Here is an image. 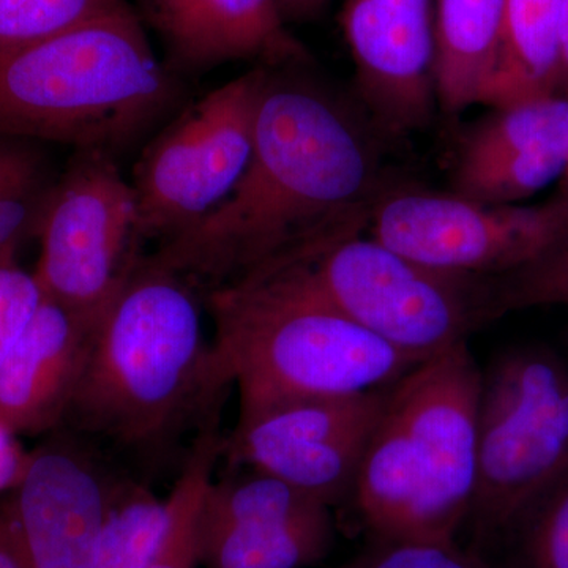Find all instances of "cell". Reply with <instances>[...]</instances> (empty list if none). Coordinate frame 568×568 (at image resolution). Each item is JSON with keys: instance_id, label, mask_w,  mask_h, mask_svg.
<instances>
[{"instance_id": "6da1fadb", "label": "cell", "mask_w": 568, "mask_h": 568, "mask_svg": "<svg viewBox=\"0 0 568 568\" xmlns=\"http://www.w3.org/2000/svg\"><path fill=\"white\" fill-rule=\"evenodd\" d=\"M305 65L267 67L252 156L237 185L152 254L196 287L244 278L324 235L366 230L384 189L376 130Z\"/></svg>"}, {"instance_id": "7a4b0ae2", "label": "cell", "mask_w": 568, "mask_h": 568, "mask_svg": "<svg viewBox=\"0 0 568 568\" xmlns=\"http://www.w3.org/2000/svg\"><path fill=\"white\" fill-rule=\"evenodd\" d=\"M185 276L145 256L93 334L65 424L119 447L151 450L219 417L220 376Z\"/></svg>"}, {"instance_id": "3957f363", "label": "cell", "mask_w": 568, "mask_h": 568, "mask_svg": "<svg viewBox=\"0 0 568 568\" xmlns=\"http://www.w3.org/2000/svg\"><path fill=\"white\" fill-rule=\"evenodd\" d=\"M182 85L132 7L0 54V138L115 153L178 110Z\"/></svg>"}, {"instance_id": "277c9868", "label": "cell", "mask_w": 568, "mask_h": 568, "mask_svg": "<svg viewBox=\"0 0 568 568\" xmlns=\"http://www.w3.org/2000/svg\"><path fill=\"white\" fill-rule=\"evenodd\" d=\"M480 394L467 343L392 384L353 493L377 541H457L476 491Z\"/></svg>"}, {"instance_id": "5b68a950", "label": "cell", "mask_w": 568, "mask_h": 568, "mask_svg": "<svg viewBox=\"0 0 568 568\" xmlns=\"http://www.w3.org/2000/svg\"><path fill=\"white\" fill-rule=\"evenodd\" d=\"M212 347L239 413L392 386L414 361L343 315L297 276L263 268L207 293Z\"/></svg>"}, {"instance_id": "8992f818", "label": "cell", "mask_w": 568, "mask_h": 568, "mask_svg": "<svg viewBox=\"0 0 568 568\" xmlns=\"http://www.w3.org/2000/svg\"><path fill=\"white\" fill-rule=\"evenodd\" d=\"M283 268L399 353L425 362L500 316L496 276L429 267L365 234L339 231L264 268ZM263 271V268H261Z\"/></svg>"}, {"instance_id": "52a82bcc", "label": "cell", "mask_w": 568, "mask_h": 568, "mask_svg": "<svg viewBox=\"0 0 568 568\" xmlns=\"http://www.w3.org/2000/svg\"><path fill=\"white\" fill-rule=\"evenodd\" d=\"M568 473V358L515 346L481 369L476 491L466 526L478 555Z\"/></svg>"}, {"instance_id": "ba28073f", "label": "cell", "mask_w": 568, "mask_h": 568, "mask_svg": "<svg viewBox=\"0 0 568 568\" xmlns=\"http://www.w3.org/2000/svg\"><path fill=\"white\" fill-rule=\"evenodd\" d=\"M36 235L41 294L92 328L144 260L148 241L132 181L100 151L78 152L52 183Z\"/></svg>"}, {"instance_id": "9c48e42d", "label": "cell", "mask_w": 568, "mask_h": 568, "mask_svg": "<svg viewBox=\"0 0 568 568\" xmlns=\"http://www.w3.org/2000/svg\"><path fill=\"white\" fill-rule=\"evenodd\" d=\"M267 65H256L183 108L149 141L132 185L148 241H170L233 192L254 142Z\"/></svg>"}, {"instance_id": "30bf717a", "label": "cell", "mask_w": 568, "mask_h": 568, "mask_svg": "<svg viewBox=\"0 0 568 568\" xmlns=\"http://www.w3.org/2000/svg\"><path fill=\"white\" fill-rule=\"evenodd\" d=\"M365 233L440 271L507 275L567 244L568 196L538 205H489L455 193L383 189Z\"/></svg>"}, {"instance_id": "8fae6325", "label": "cell", "mask_w": 568, "mask_h": 568, "mask_svg": "<svg viewBox=\"0 0 568 568\" xmlns=\"http://www.w3.org/2000/svg\"><path fill=\"white\" fill-rule=\"evenodd\" d=\"M388 390L291 399L239 413L220 458L231 469L271 474L327 507L338 506L353 499Z\"/></svg>"}, {"instance_id": "7c38bea8", "label": "cell", "mask_w": 568, "mask_h": 568, "mask_svg": "<svg viewBox=\"0 0 568 568\" xmlns=\"http://www.w3.org/2000/svg\"><path fill=\"white\" fill-rule=\"evenodd\" d=\"M355 92L376 133L409 136L437 108L436 0H345Z\"/></svg>"}, {"instance_id": "4fadbf2b", "label": "cell", "mask_w": 568, "mask_h": 568, "mask_svg": "<svg viewBox=\"0 0 568 568\" xmlns=\"http://www.w3.org/2000/svg\"><path fill=\"white\" fill-rule=\"evenodd\" d=\"M115 481L70 437L29 452L6 503L33 568H92Z\"/></svg>"}, {"instance_id": "5bb4252c", "label": "cell", "mask_w": 568, "mask_h": 568, "mask_svg": "<svg viewBox=\"0 0 568 568\" xmlns=\"http://www.w3.org/2000/svg\"><path fill=\"white\" fill-rule=\"evenodd\" d=\"M568 170V99L548 95L504 108L459 140L454 193L489 205L532 196Z\"/></svg>"}, {"instance_id": "9a60e30c", "label": "cell", "mask_w": 568, "mask_h": 568, "mask_svg": "<svg viewBox=\"0 0 568 568\" xmlns=\"http://www.w3.org/2000/svg\"><path fill=\"white\" fill-rule=\"evenodd\" d=\"M162 37L171 65L186 73L222 63H308V51L287 31L275 0H138Z\"/></svg>"}, {"instance_id": "2e32d148", "label": "cell", "mask_w": 568, "mask_h": 568, "mask_svg": "<svg viewBox=\"0 0 568 568\" xmlns=\"http://www.w3.org/2000/svg\"><path fill=\"white\" fill-rule=\"evenodd\" d=\"M95 328L43 297L31 324L0 365V425L14 436L65 424Z\"/></svg>"}, {"instance_id": "e0dca14e", "label": "cell", "mask_w": 568, "mask_h": 568, "mask_svg": "<svg viewBox=\"0 0 568 568\" xmlns=\"http://www.w3.org/2000/svg\"><path fill=\"white\" fill-rule=\"evenodd\" d=\"M205 568H302L327 555L334 541L331 507L263 511L213 529H200Z\"/></svg>"}, {"instance_id": "ac0fdd59", "label": "cell", "mask_w": 568, "mask_h": 568, "mask_svg": "<svg viewBox=\"0 0 568 568\" xmlns=\"http://www.w3.org/2000/svg\"><path fill=\"white\" fill-rule=\"evenodd\" d=\"M507 0H436L437 106L448 118L487 97Z\"/></svg>"}, {"instance_id": "d6986e66", "label": "cell", "mask_w": 568, "mask_h": 568, "mask_svg": "<svg viewBox=\"0 0 568 568\" xmlns=\"http://www.w3.org/2000/svg\"><path fill=\"white\" fill-rule=\"evenodd\" d=\"M566 0H507L495 71L484 104L556 95Z\"/></svg>"}, {"instance_id": "ffe728a7", "label": "cell", "mask_w": 568, "mask_h": 568, "mask_svg": "<svg viewBox=\"0 0 568 568\" xmlns=\"http://www.w3.org/2000/svg\"><path fill=\"white\" fill-rule=\"evenodd\" d=\"M219 418L201 426L189 459L173 491L168 496L170 521L155 555L145 568H197L200 559L201 503L205 487L213 477V466L220 458L223 436L220 435Z\"/></svg>"}, {"instance_id": "44dd1931", "label": "cell", "mask_w": 568, "mask_h": 568, "mask_svg": "<svg viewBox=\"0 0 568 568\" xmlns=\"http://www.w3.org/2000/svg\"><path fill=\"white\" fill-rule=\"evenodd\" d=\"M170 521L168 497L132 478H118L92 568H145Z\"/></svg>"}, {"instance_id": "7402d4cb", "label": "cell", "mask_w": 568, "mask_h": 568, "mask_svg": "<svg viewBox=\"0 0 568 568\" xmlns=\"http://www.w3.org/2000/svg\"><path fill=\"white\" fill-rule=\"evenodd\" d=\"M52 183L39 153L0 138V252L37 234Z\"/></svg>"}, {"instance_id": "603a6c76", "label": "cell", "mask_w": 568, "mask_h": 568, "mask_svg": "<svg viewBox=\"0 0 568 568\" xmlns=\"http://www.w3.org/2000/svg\"><path fill=\"white\" fill-rule=\"evenodd\" d=\"M503 540L514 568H568V473L538 496Z\"/></svg>"}, {"instance_id": "cb8c5ba5", "label": "cell", "mask_w": 568, "mask_h": 568, "mask_svg": "<svg viewBox=\"0 0 568 568\" xmlns=\"http://www.w3.org/2000/svg\"><path fill=\"white\" fill-rule=\"evenodd\" d=\"M123 6L125 0H0V54L51 39Z\"/></svg>"}, {"instance_id": "d4e9b609", "label": "cell", "mask_w": 568, "mask_h": 568, "mask_svg": "<svg viewBox=\"0 0 568 568\" xmlns=\"http://www.w3.org/2000/svg\"><path fill=\"white\" fill-rule=\"evenodd\" d=\"M500 316L532 306L568 305V242L528 267L496 276Z\"/></svg>"}, {"instance_id": "484cf974", "label": "cell", "mask_w": 568, "mask_h": 568, "mask_svg": "<svg viewBox=\"0 0 568 568\" xmlns=\"http://www.w3.org/2000/svg\"><path fill=\"white\" fill-rule=\"evenodd\" d=\"M43 301L33 272L17 261V248L0 252V365L24 334Z\"/></svg>"}, {"instance_id": "4316f807", "label": "cell", "mask_w": 568, "mask_h": 568, "mask_svg": "<svg viewBox=\"0 0 568 568\" xmlns=\"http://www.w3.org/2000/svg\"><path fill=\"white\" fill-rule=\"evenodd\" d=\"M349 568H497L474 549L457 541H377Z\"/></svg>"}, {"instance_id": "83f0119b", "label": "cell", "mask_w": 568, "mask_h": 568, "mask_svg": "<svg viewBox=\"0 0 568 568\" xmlns=\"http://www.w3.org/2000/svg\"><path fill=\"white\" fill-rule=\"evenodd\" d=\"M0 568H33L6 500L0 503Z\"/></svg>"}, {"instance_id": "f1b7e54d", "label": "cell", "mask_w": 568, "mask_h": 568, "mask_svg": "<svg viewBox=\"0 0 568 568\" xmlns=\"http://www.w3.org/2000/svg\"><path fill=\"white\" fill-rule=\"evenodd\" d=\"M29 452L22 450L17 436L0 425V493L11 491L24 473Z\"/></svg>"}, {"instance_id": "f546056e", "label": "cell", "mask_w": 568, "mask_h": 568, "mask_svg": "<svg viewBox=\"0 0 568 568\" xmlns=\"http://www.w3.org/2000/svg\"><path fill=\"white\" fill-rule=\"evenodd\" d=\"M328 0H275L284 24L315 20Z\"/></svg>"}, {"instance_id": "4dcf8cb0", "label": "cell", "mask_w": 568, "mask_h": 568, "mask_svg": "<svg viewBox=\"0 0 568 568\" xmlns=\"http://www.w3.org/2000/svg\"><path fill=\"white\" fill-rule=\"evenodd\" d=\"M556 95L568 99V0L564 6L562 24H560L559 70L556 82Z\"/></svg>"}, {"instance_id": "1f68e13d", "label": "cell", "mask_w": 568, "mask_h": 568, "mask_svg": "<svg viewBox=\"0 0 568 568\" xmlns=\"http://www.w3.org/2000/svg\"><path fill=\"white\" fill-rule=\"evenodd\" d=\"M568 171V170H567Z\"/></svg>"}]
</instances>
